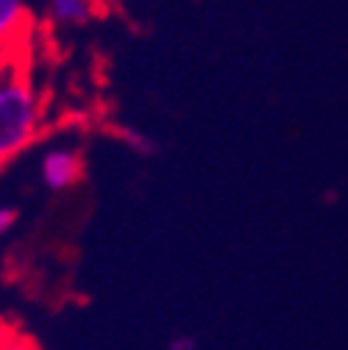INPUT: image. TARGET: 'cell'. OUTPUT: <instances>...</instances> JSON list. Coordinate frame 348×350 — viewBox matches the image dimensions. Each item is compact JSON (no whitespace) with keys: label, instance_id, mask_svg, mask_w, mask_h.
Instances as JSON below:
<instances>
[{"label":"cell","instance_id":"cell-1","mask_svg":"<svg viewBox=\"0 0 348 350\" xmlns=\"http://www.w3.org/2000/svg\"><path fill=\"white\" fill-rule=\"evenodd\" d=\"M42 134V100L25 72L0 75V167L23 156Z\"/></svg>","mask_w":348,"mask_h":350},{"label":"cell","instance_id":"cell-2","mask_svg":"<svg viewBox=\"0 0 348 350\" xmlns=\"http://www.w3.org/2000/svg\"><path fill=\"white\" fill-rule=\"evenodd\" d=\"M84 178V156L70 148V145H59L42 153L39 159V181L48 192H70L73 187H78Z\"/></svg>","mask_w":348,"mask_h":350},{"label":"cell","instance_id":"cell-3","mask_svg":"<svg viewBox=\"0 0 348 350\" xmlns=\"http://www.w3.org/2000/svg\"><path fill=\"white\" fill-rule=\"evenodd\" d=\"M28 17L25 0H0V51H6L25 33Z\"/></svg>","mask_w":348,"mask_h":350},{"label":"cell","instance_id":"cell-4","mask_svg":"<svg viewBox=\"0 0 348 350\" xmlns=\"http://www.w3.org/2000/svg\"><path fill=\"white\" fill-rule=\"evenodd\" d=\"M48 14L62 28L84 25L92 17V0H48Z\"/></svg>","mask_w":348,"mask_h":350},{"label":"cell","instance_id":"cell-5","mask_svg":"<svg viewBox=\"0 0 348 350\" xmlns=\"http://www.w3.org/2000/svg\"><path fill=\"white\" fill-rule=\"evenodd\" d=\"M117 134H120V139H123L128 148H132L137 156H156V153H159V145H156L148 134L137 131V128H120Z\"/></svg>","mask_w":348,"mask_h":350},{"label":"cell","instance_id":"cell-6","mask_svg":"<svg viewBox=\"0 0 348 350\" xmlns=\"http://www.w3.org/2000/svg\"><path fill=\"white\" fill-rule=\"evenodd\" d=\"M0 350H39V345L28 336H20V334L0 328Z\"/></svg>","mask_w":348,"mask_h":350},{"label":"cell","instance_id":"cell-7","mask_svg":"<svg viewBox=\"0 0 348 350\" xmlns=\"http://www.w3.org/2000/svg\"><path fill=\"white\" fill-rule=\"evenodd\" d=\"M17 220H20V211L14 206H0V239L14 231Z\"/></svg>","mask_w":348,"mask_h":350},{"label":"cell","instance_id":"cell-8","mask_svg":"<svg viewBox=\"0 0 348 350\" xmlns=\"http://www.w3.org/2000/svg\"><path fill=\"white\" fill-rule=\"evenodd\" d=\"M167 350H198V339L190 336V334H179V336H173Z\"/></svg>","mask_w":348,"mask_h":350},{"label":"cell","instance_id":"cell-9","mask_svg":"<svg viewBox=\"0 0 348 350\" xmlns=\"http://www.w3.org/2000/svg\"><path fill=\"white\" fill-rule=\"evenodd\" d=\"M3 70H6V51H0V75H3Z\"/></svg>","mask_w":348,"mask_h":350}]
</instances>
